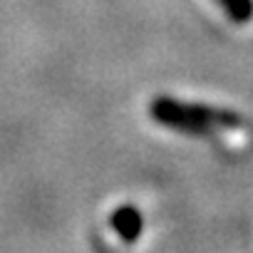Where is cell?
Instances as JSON below:
<instances>
[{
    "instance_id": "6da1fadb",
    "label": "cell",
    "mask_w": 253,
    "mask_h": 253,
    "mask_svg": "<svg viewBox=\"0 0 253 253\" xmlns=\"http://www.w3.org/2000/svg\"><path fill=\"white\" fill-rule=\"evenodd\" d=\"M149 112L159 124L169 126V129L196 134V137L209 134L213 129H223V126H241V119L231 112H221L204 104H186L171 97H157Z\"/></svg>"
},
{
    "instance_id": "7a4b0ae2",
    "label": "cell",
    "mask_w": 253,
    "mask_h": 253,
    "mask_svg": "<svg viewBox=\"0 0 253 253\" xmlns=\"http://www.w3.org/2000/svg\"><path fill=\"white\" fill-rule=\"evenodd\" d=\"M112 228H114V233L122 241L132 243V241L139 238V233L144 228V218H142V213L134 206H122V209H117L112 213Z\"/></svg>"
},
{
    "instance_id": "3957f363",
    "label": "cell",
    "mask_w": 253,
    "mask_h": 253,
    "mask_svg": "<svg viewBox=\"0 0 253 253\" xmlns=\"http://www.w3.org/2000/svg\"><path fill=\"white\" fill-rule=\"evenodd\" d=\"M233 23H248L253 18V0H216Z\"/></svg>"
}]
</instances>
